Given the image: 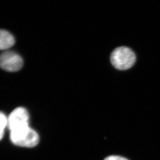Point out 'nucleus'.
<instances>
[{"mask_svg":"<svg viewBox=\"0 0 160 160\" xmlns=\"http://www.w3.org/2000/svg\"><path fill=\"white\" fill-rule=\"evenodd\" d=\"M110 61L117 70H126L134 65L136 61V56L128 47H120L112 52Z\"/></svg>","mask_w":160,"mask_h":160,"instance_id":"obj_2","label":"nucleus"},{"mask_svg":"<svg viewBox=\"0 0 160 160\" xmlns=\"http://www.w3.org/2000/svg\"><path fill=\"white\" fill-rule=\"evenodd\" d=\"M8 127V117L4 113L0 112V141L3 138L5 129Z\"/></svg>","mask_w":160,"mask_h":160,"instance_id":"obj_6","label":"nucleus"},{"mask_svg":"<svg viewBox=\"0 0 160 160\" xmlns=\"http://www.w3.org/2000/svg\"><path fill=\"white\" fill-rule=\"evenodd\" d=\"M10 138L14 145L27 148L36 146L39 142L38 133L29 126L11 131Z\"/></svg>","mask_w":160,"mask_h":160,"instance_id":"obj_1","label":"nucleus"},{"mask_svg":"<svg viewBox=\"0 0 160 160\" xmlns=\"http://www.w3.org/2000/svg\"><path fill=\"white\" fill-rule=\"evenodd\" d=\"M29 115L23 107H18L14 109L8 117V128L11 131L28 127Z\"/></svg>","mask_w":160,"mask_h":160,"instance_id":"obj_3","label":"nucleus"},{"mask_svg":"<svg viewBox=\"0 0 160 160\" xmlns=\"http://www.w3.org/2000/svg\"><path fill=\"white\" fill-rule=\"evenodd\" d=\"M15 40L9 32L0 30V50H6L14 45Z\"/></svg>","mask_w":160,"mask_h":160,"instance_id":"obj_5","label":"nucleus"},{"mask_svg":"<svg viewBox=\"0 0 160 160\" xmlns=\"http://www.w3.org/2000/svg\"><path fill=\"white\" fill-rule=\"evenodd\" d=\"M104 160H128L120 156H112L106 158Z\"/></svg>","mask_w":160,"mask_h":160,"instance_id":"obj_7","label":"nucleus"},{"mask_svg":"<svg viewBox=\"0 0 160 160\" xmlns=\"http://www.w3.org/2000/svg\"><path fill=\"white\" fill-rule=\"evenodd\" d=\"M23 66L21 57L15 52L6 51L0 54V67L8 72H16Z\"/></svg>","mask_w":160,"mask_h":160,"instance_id":"obj_4","label":"nucleus"}]
</instances>
